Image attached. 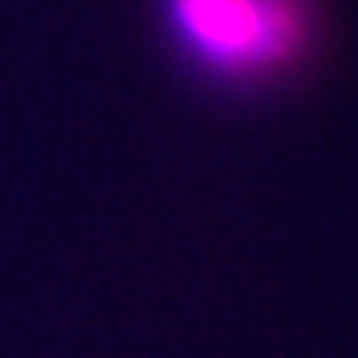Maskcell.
I'll return each instance as SVG.
<instances>
[{
    "mask_svg": "<svg viewBox=\"0 0 358 358\" xmlns=\"http://www.w3.org/2000/svg\"><path fill=\"white\" fill-rule=\"evenodd\" d=\"M161 34L190 73L223 92H264L311 62L315 0H157Z\"/></svg>",
    "mask_w": 358,
    "mask_h": 358,
    "instance_id": "1",
    "label": "cell"
}]
</instances>
